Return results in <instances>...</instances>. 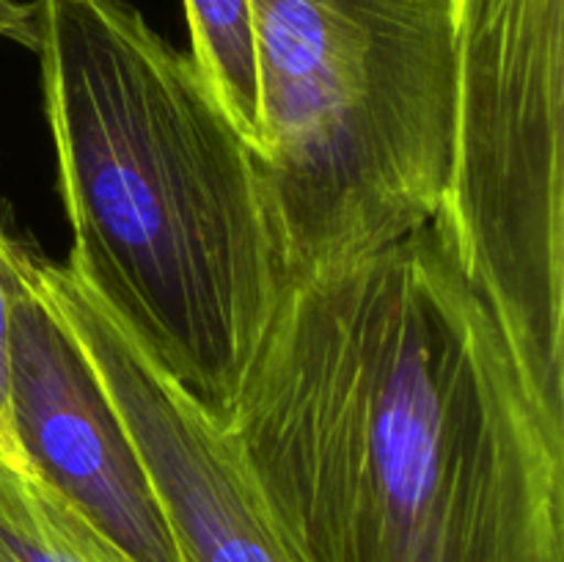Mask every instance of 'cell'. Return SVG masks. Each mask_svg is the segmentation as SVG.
Segmentation results:
<instances>
[{
  "instance_id": "obj_10",
  "label": "cell",
  "mask_w": 564,
  "mask_h": 562,
  "mask_svg": "<svg viewBox=\"0 0 564 562\" xmlns=\"http://www.w3.org/2000/svg\"><path fill=\"white\" fill-rule=\"evenodd\" d=\"M0 39H9V42L36 53L39 47L36 6L25 3V0H0Z\"/></svg>"
},
{
  "instance_id": "obj_6",
  "label": "cell",
  "mask_w": 564,
  "mask_h": 562,
  "mask_svg": "<svg viewBox=\"0 0 564 562\" xmlns=\"http://www.w3.org/2000/svg\"><path fill=\"white\" fill-rule=\"evenodd\" d=\"M9 235V413L22 463L132 562H185L147 466L83 347Z\"/></svg>"
},
{
  "instance_id": "obj_4",
  "label": "cell",
  "mask_w": 564,
  "mask_h": 562,
  "mask_svg": "<svg viewBox=\"0 0 564 562\" xmlns=\"http://www.w3.org/2000/svg\"><path fill=\"white\" fill-rule=\"evenodd\" d=\"M564 0H452L438 224L529 383L564 419Z\"/></svg>"
},
{
  "instance_id": "obj_8",
  "label": "cell",
  "mask_w": 564,
  "mask_h": 562,
  "mask_svg": "<svg viewBox=\"0 0 564 562\" xmlns=\"http://www.w3.org/2000/svg\"><path fill=\"white\" fill-rule=\"evenodd\" d=\"M0 562H132L42 479L0 452Z\"/></svg>"
},
{
  "instance_id": "obj_11",
  "label": "cell",
  "mask_w": 564,
  "mask_h": 562,
  "mask_svg": "<svg viewBox=\"0 0 564 562\" xmlns=\"http://www.w3.org/2000/svg\"><path fill=\"white\" fill-rule=\"evenodd\" d=\"M0 452H3V450H0Z\"/></svg>"
},
{
  "instance_id": "obj_5",
  "label": "cell",
  "mask_w": 564,
  "mask_h": 562,
  "mask_svg": "<svg viewBox=\"0 0 564 562\" xmlns=\"http://www.w3.org/2000/svg\"><path fill=\"white\" fill-rule=\"evenodd\" d=\"M39 295L97 369L185 562H301L270 516L229 430L196 406L132 339L69 264L28 257Z\"/></svg>"
},
{
  "instance_id": "obj_9",
  "label": "cell",
  "mask_w": 564,
  "mask_h": 562,
  "mask_svg": "<svg viewBox=\"0 0 564 562\" xmlns=\"http://www.w3.org/2000/svg\"><path fill=\"white\" fill-rule=\"evenodd\" d=\"M6 240H9V231L0 226V450L17 466L25 468L20 450H17L9 413V273H6Z\"/></svg>"
},
{
  "instance_id": "obj_2",
  "label": "cell",
  "mask_w": 564,
  "mask_h": 562,
  "mask_svg": "<svg viewBox=\"0 0 564 562\" xmlns=\"http://www.w3.org/2000/svg\"><path fill=\"white\" fill-rule=\"evenodd\" d=\"M69 259L229 428L286 279L262 160L130 0H33Z\"/></svg>"
},
{
  "instance_id": "obj_7",
  "label": "cell",
  "mask_w": 564,
  "mask_h": 562,
  "mask_svg": "<svg viewBox=\"0 0 564 562\" xmlns=\"http://www.w3.org/2000/svg\"><path fill=\"white\" fill-rule=\"evenodd\" d=\"M191 58L242 141L264 160L257 33L251 0H182Z\"/></svg>"
},
{
  "instance_id": "obj_1",
  "label": "cell",
  "mask_w": 564,
  "mask_h": 562,
  "mask_svg": "<svg viewBox=\"0 0 564 562\" xmlns=\"http://www.w3.org/2000/svg\"><path fill=\"white\" fill-rule=\"evenodd\" d=\"M226 430L301 562H564V419L435 220L286 287Z\"/></svg>"
},
{
  "instance_id": "obj_3",
  "label": "cell",
  "mask_w": 564,
  "mask_h": 562,
  "mask_svg": "<svg viewBox=\"0 0 564 562\" xmlns=\"http://www.w3.org/2000/svg\"><path fill=\"white\" fill-rule=\"evenodd\" d=\"M262 171L290 284L435 220L452 0H251Z\"/></svg>"
}]
</instances>
